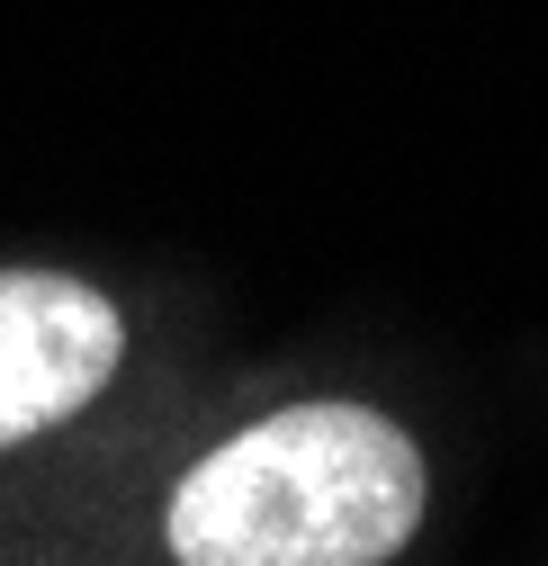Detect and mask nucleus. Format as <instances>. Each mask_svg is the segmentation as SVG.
<instances>
[{"label": "nucleus", "instance_id": "f257e3e1", "mask_svg": "<svg viewBox=\"0 0 548 566\" xmlns=\"http://www.w3.org/2000/svg\"><path fill=\"white\" fill-rule=\"evenodd\" d=\"M423 522V450L369 405H288L171 494L180 566H378Z\"/></svg>", "mask_w": 548, "mask_h": 566}, {"label": "nucleus", "instance_id": "f03ea898", "mask_svg": "<svg viewBox=\"0 0 548 566\" xmlns=\"http://www.w3.org/2000/svg\"><path fill=\"white\" fill-rule=\"evenodd\" d=\"M126 360V324L91 279L0 270V450L73 422Z\"/></svg>", "mask_w": 548, "mask_h": 566}]
</instances>
